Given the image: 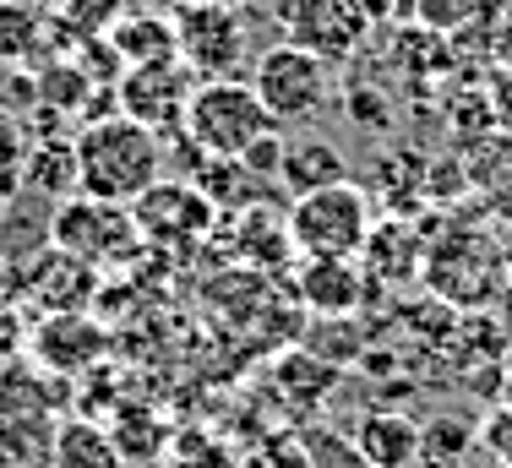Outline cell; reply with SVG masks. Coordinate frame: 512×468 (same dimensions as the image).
Segmentation results:
<instances>
[{
    "mask_svg": "<svg viewBox=\"0 0 512 468\" xmlns=\"http://www.w3.org/2000/svg\"><path fill=\"white\" fill-rule=\"evenodd\" d=\"M251 88L267 104V115L278 126H295V120H316L333 104V60L311 55L300 44L278 39L273 49H262L251 66Z\"/></svg>",
    "mask_w": 512,
    "mask_h": 468,
    "instance_id": "5b68a950",
    "label": "cell"
},
{
    "mask_svg": "<svg viewBox=\"0 0 512 468\" xmlns=\"http://www.w3.org/2000/svg\"><path fill=\"white\" fill-rule=\"evenodd\" d=\"M485 447L512 468V409H502L496 420H485Z\"/></svg>",
    "mask_w": 512,
    "mask_h": 468,
    "instance_id": "4dcf8cb0",
    "label": "cell"
},
{
    "mask_svg": "<svg viewBox=\"0 0 512 468\" xmlns=\"http://www.w3.org/2000/svg\"><path fill=\"white\" fill-rule=\"evenodd\" d=\"M104 349H109V332L93 311H50L28 327V343H22V354L60 381L88 376L104 360Z\"/></svg>",
    "mask_w": 512,
    "mask_h": 468,
    "instance_id": "9c48e42d",
    "label": "cell"
},
{
    "mask_svg": "<svg viewBox=\"0 0 512 468\" xmlns=\"http://www.w3.org/2000/svg\"><path fill=\"white\" fill-rule=\"evenodd\" d=\"M109 436H115V447L126 463H153V458H164V447H169V425L158 420L153 409H142V403L120 409L115 425H109Z\"/></svg>",
    "mask_w": 512,
    "mask_h": 468,
    "instance_id": "ffe728a7",
    "label": "cell"
},
{
    "mask_svg": "<svg viewBox=\"0 0 512 468\" xmlns=\"http://www.w3.org/2000/svg\"><path fill=\"white\" fill-rule=\"evenodd\" d=\"M169 468H240L235 447L207 430H169V447H164Z\"/></svg>",
    "mask_w": 512,
    "mask_h": 468,
    "instance_id": "603a6c76",
    "label": "cell"
},
{
    "mask_svg": "<svg viewBox=\"0 0 512 468\" xmlns=\"http://www.w3.org/2000/svg\"><path fill=\"white\" fill-rule=\"evenodd\" d=\"M17 425H0V468H28V441H17Z\"/></svg>",
    "mask_w": 512,
    "mask_h": 468,
    "instance_id": "1f68e13d",
    "label": "cell"
},
{
    "mask_svg": "<svg viewBox=\"0 0 512 468\" xmlns=\"http://www.w3.org/2000/svg\"><path fill=\"white\" fill-rule=\"evenodd\" d=\"M22 180H28V191L50 196V202H66L77 191V142L71 137H33L28 158H22Z\"/></svg>",
    "mask_w": 512,
    "mask_h": 468,
    "instance_id": "ac0fdd59",
    "label": "cell"
},
{
    "mask_svg": "<svg viewBox=\"0 0 512 468\" xmlns=\"http://www.w3.org/2000/svg\"><path fill=\"white\" fill-rule=\"evenodd\" d=\"M349 441L376 468H414L420 463V425L393 414V409H365L355 420V430H349Z\"/></svg>",
    "mask_w": 512,
    "mask_h": 468,
    "instance_id": "9a60e30c",
    "label": "cell"
},
{
    "mask_svg": "<svg viewBox=\"0 0 512 468\" xmlns=\"http://www.w3.org/2000/svg\"><path fill=\"white\" fill-rule=\"evenodd\" d=\"M295 289L316 316H349L360 305V294H365V273H360V262H349V256H306Z\"/></svg>",
    "mask_w": 512,
    "mask_h": 468,
    "instance_id": "4fadbf2b",
    "label": "cell"
},
{
    "mask_svg": "<svg viewBox=\"0 0 512 468\" xmlns=\"http://www.w3.org/2000/svg\"><path fill=\"white\" fill-rule=\"evenodd\" d=\"M344 98H349V120H355L360 131H387V93L355 88V93H344Z\"/></svg>",
    "mask_w": 512,
    "mask_h": 468,
    "instance_id": "4316f807",
    "label": "cell"
},
{
    "mask_svg": "<svg viewBox=\"0 0 512 468\" xmlns=\"http://www.w3.org/2000/svg\"><path fill=\"white\" fill-rule=\"evenodd\" d=\"M480 11V0H409V17L420 22V28H431V33H458L463 22Z\"/></svg>",
    "mask_w": 512,
    "mask_h": 468,
    "instance_id": "d4e9b609",
    "label": "cell"
},
{
    "mask_svg": "<svg viewBox=\"0 0 512 468\" xmlns=\"http://www.w3.org/2000/svg\"><path fill=\"white\" fill-rule=\"evenodd\" d=\"M414 468H420V463H414Z\"/></svg>",
    "mask_w": 512,
    "mask_h": 468,
    "instance_id": "d6a6232c",
    "label": "cell"
},
{
    "mask_svg": "<svg viewBox=\"0 0 512 468\" xmlns=\"http://www.w3.org/2000/svg\"><path fill=\"white\" fill-rule=\"evenodd\" d=\"M131 218H137L142 240L148 245H186L207 234V224H218V207L202 196L197 180H158L153 191H142L131 202Z\"/></svg>",
    "mask_w": 512,
    "mask_h": 468,
    "instance_id": "30bf717a",
    "label": "cell"
},
{
    "mask_svg": "<svg viewBox=\"0 0 512 468\" xmlns=\"http://www.w3.org/2000/svg\"><path fill=\"white\" fill-rule=\"evenodd\" d=\"M109 44H115V55L126 60V66H153V60H175L180 55L175 17H164V11H142V6H131L126 17L109 28Z\"/></svg>",
    "mask_w": 512,
    "mask_h": 468,
    "instance_id": "2e32d148",
    "label": "cell"
},
{
    "mask_svg": "<svg viewBox=\"0 0 512 468\" xmlns=\"http://www.w3.org/2000/svg\"><path fill=\"white\" fill-rule=\"evenodd\" d=\"M474 452V425L458 414H436L420 425V468H463Z\"/></svg>",
    "mask_w": 512,
    "mask_h": 468,
    "instance_id": "44dd1931",
    "label": "cell"
},
{
    "mask_svg": "<svg viewBox=\"0 0 512 468\" xmlns=\"http://www.w3.org/2000/svg\"><path fill=\"white\" fill-rule=\"evenodd\" d=\"M273 22L284 44H300L311 55L333 60V66L355 60L371 39L360 0H273Z\"/></svg>",
    "mask_w": 512,
    "mask_h": 468,
    "instance_id": "52a82bcc",
    "label": "cell"
},
{
    "mask_svg": "<svg viewBox=\"0 0 512 468\" xmlns=\"http://www.w3.org/2000/svg\"><path fill=\"white\" fill-rule=\"evenodd\" d=\"M55 60V11L44 0H0V66Z\"/></svg>",
    "mask_w": 512,
    "mask_h": 468,
    "instance_id": "5bb4252c",
    "label": "cell"
},
{
    "mask_svg": "<svg viewBox=\"0 0 512 468\" xmlns=\"http://www.w3.org/2000/svg\"><path fill=\"white\" fill-rule=\"evenodd\" d=\"M22 343H28V327H22V316L11 311V305H0V365L17 360Z\"/></svg>",
    "mask_w": 512,
    "mask_h": 468,
    "instance_id": "f1b7e54d",
    "label": "cell"
},
{
    "mask_svg": "<svg viewBox=\"0 0 512 468\" xmlns=\"http://www.w3.org/2000/svg\"><path fill=\"white\" fill-rule=\"evenodd\" d=\"M491 120H496V131H502V137H512V66H502L491 77Z\"/></svg>",
    "mask_w": 512,
    "mask_h": 468,
    "instance_id": "83f0119b",
    "label": "cell"
},
{
    "mask_svg": "<svg viewBox=\"0 0 512 468\" xmlns=\"http://www.w3.org/2000/svg\"><path fill=\"white\" fill-rule=\"evenodd\" d=\"M191 93H197V71H191L180 55L175 60H153V66H126L120 82H115L120 115H131L137 126L158 131V137L180 131Z\"/></svg>",
    "mask_w": 512,
    "mask_h": 468,
    "instance_id": "ba28073f",
    "label": "cell"
},
{
    "mask_svg": "<svg viewBox=\"0 0 512 468\" xmlns=\"http://www.w3.org/2000/svg\"><path fill=\"white\" fill-rule=\"evenodd\" d=\"M338 180H349V158H344L338 142L316 137V131H306V137H284L278 186H284L289 196H311L322 186H338Z\"/></svg>",
    "mask_w": 512,
    "mask_h": 468,
    "instance_id": "7c38bea8",
    "label": "cell"
},
{
    "mask_svg": "<svg viewBox=\"0 0 512 468\" xmlns=\"http://www.w3.org/2000/svg\"><path fill=\"white\" fill-rule=\"evenodd\" d=\"M278 131V120L267 115V104L256 98L251 82L240 77H207L197 82L186 104V120H180V137L197 142L202 158H240L256 137Z\"/></svg>",
    "mask_w": 512,
    "mask_h": 468,
    "instance_id": "7a4b0ae2",
    "label": "cell"
},
{
    "mask_svg": "<svg viewBox=\"0 0 512 468\" xmlns=\"http://www.w3.org/2000/svg\"><path fill=\"white\" fill-rule=\"evenodd\" d=\"M50 11L60 28L82 44V39H109V28L131 11V0H55Z\"/></svg>",
    "mask_w": 512,
    "mask_h": 468,
    "instance_id": "7402d4cb",
    "label": "cell"
},
{
    "mask_svg": "<svg viewBox=\"0 0 512 468\" xmlns=\"http://www.w3.org/2000/svg\"><path fill=\"white\" fill-rule=\"evenodd\" d=\"M77 142V191L99 202H137L164 180V137L137 126L131 115H99L71 131Z\"/></svg>",
    "mask_w": 512,
    "mask_h": 468,
    "instance_id": "6da1fadb",
    "label": "cell"
},
{
    "mask_svg": "<svg viewBox=\"0 0 512 468\" xmlns=\"http://www.w3.org/2000/svg\"><path fill=\"white\" fill-rule=\"evenodd\" d=\"M306 458H311V468H376L371 458H365V452L355 447V441L349 436H338V430H306Z\"/></svg>",
    "mask_w": 512,
    "mask_h": 468,
    "instance_id": "cb8c5ba5",
    "label": "cell"
},
{
    "mask_svg": "<svg viewBox=\"0 0 512 468\" xmlns=\"http://www.w3.org/2000/svg\"><path fill=\"white\" fill-rule=\"evenodd\" d=\"M240 468H311V458H306V441L267 436V441H256L251 458H240Z\"/></svg>",
    "mask_w": 512,
    "mask_h": 468,
    "instance_id": "484cf974",
    "label": "cell"
},
{
    "mask_svg": "<svg viewBox=\"0 0 512 468\" xmlns=\"http://www.w3.org/2000/svg\"><path fill=\"white\" fill-rule=\"evenodd\" d=\"M17 294H28L39 305V316L50 311H88V300L99 294V267L77 262V256L55 251L44 240V256H33L28 267H17Z\"/></svg>",
    "mask_w": 512,
    "mask_h": 468,
    "instance_id": "8fae6325",
    "label": "cell"
},
{
    "mask_svg": "<svg viewBox=\"0 0 512 468\" xmlns=\"http://www.w3.org/2000/svg\"><path fill=\"white\" fill-rule=\"evenodd\" d=\"M50 245L77 256V262H88V267H99V273H109V267H126L148 240H142V229H137L126 202H99V196L71 191L50 213Z\"/></svg>",
    "mask_w": 512,
    "mask_h": 468,
    "instance_id": "277c9868",
    "label": "cell"
},
{
    "mask_svg": "<svg viewBox=\"0 0 512 468\" xmlns=\"http://www.w3.org/2000/svg\"><path fill=\"white\" fill-rule=\"evenodd\" d=\"M365 262H371V273L376 278H387V283H404L414 278V267L425 262V251H420V240H414V229H409V218H387V224H376L371 229V240H365Z\"/></svg>",
    "mask_w": 512,
    "mask_h": 468,
    "instance_id": "d6986e66",
    "label": "cell"
},
{
    "mask_svg": "<svg viewBox=\"0 0 512 468\" xmlns=\"http://www.w3.org/2000/svg\"><path fill=\"white\" fill-rule=\"evenodd\" d=\"M491 60H496V71L512 66V0H502L496 6V33H491Z\"/></svg>",
    "mask_w": 512,
    "mask_h": 468,
    "instance_id": "f546056e",
    "label": "cell"
},
{
    "mask_svg": "<svg viewBox=\"0 0 512 468\" xmlns=\"http://www.w3.org/2000/svg\"><path fill=\"white\" fill-rule=\"evenodd\" d=\"M175 44H180V60L197 71V82L235 77L251 55V33H246V17L235 11V0H186L175 11Z\"/></svg>",
    "mask_w": 512,
    "mask_h": 468,
    "instance_id": "8992f818",
    "label": "cell"
},
{
    "mask_svg": "<svg viewBox=\"0 0 512 468\" xmlns=\"http://www.w3.org/2000/svg\"><path fill=\"white\" fill-rule=\"evenodd\" d=\"M50 458L55 468H120L115 436H109V425L88 420V414H71V420H60L50 430Z\"/></svg>",
    "mask_w": 512,
    "mask_h": 468,
    "instance_id": "e0dca14e",
    "label": "cell"
},
{
    "mask_svg": "<svg viewBox=\"0 0 512 468\" xmlns=\"http://www.w3.org/2000/svg\"><path fill=\"white\" fill-rule=\"evenodd\" d=\"M284 224L289 245L300 256H349V262H360L365 240L376 229L371 191L355 186V180H338V186H322L311 196H289Z\"/></svg>",
    "mask_w": 512,
    "mask_h": 468,
    "instance_id": "3957f363",
    "label": "cell"
}]
</instances>
